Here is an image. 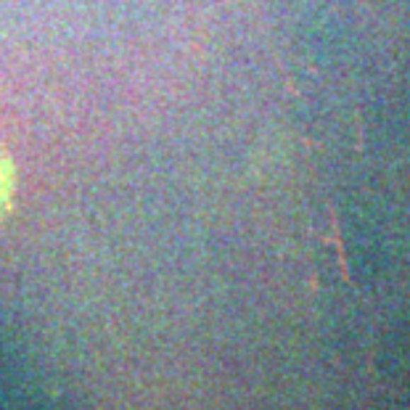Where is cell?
<instances>
[{
	"mask_svg": "<svg viewBox=\"0 0 410 410\" xmlns=\"http://www.w3.org/2000/svg\"><path fill=\"white\" fill-rule=\"evenodd\" d=\"M13 190H16V170H13L8 151L3 149V143H0V215L11 207Z\"/></svg>",
	"mask_w": 410,
	"mask_h": 410,
	"instance_id": "1",
	"label": "cell"
}]
</instances>
